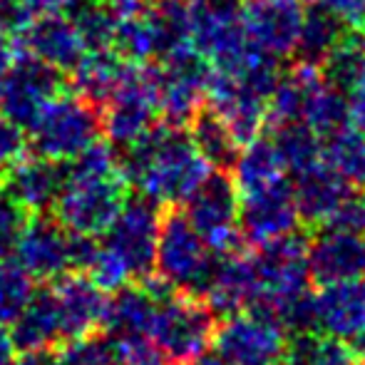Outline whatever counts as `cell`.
<instances>
[{
  "mask_svg": "<svg viewBox=\"0 0 365 365\" xmlns=\"http://www.w3.org/2000/svg\"><path fill=\"white\" fill-rule=\"evenodd\" d=\"M321 157L346 182L365 184V137L351 125H343L341 130L323 137Z\"/></svg>",
  "mask_w": 365,
  "mask_h": 365,
  "instance_id": "f546056e",
  "label": "cell"
},
{
  "mask_svg": "<svg viewBox=\"0 0 365 365\" xmlns=\"http://www.w3.org/2000/svg\"><path fill=\"white\" fill-rule=\"evenodd\" d=\"M154 308H157V301L140 284H125L112 293H107L100 331L112 341H120V338H149Z\"/></svg>",
  "mask_w": 365,
  "mask_h": 365,
  "instance_id": "7402d4cb",
  "label": "cell"
},
{
  "mask_svg": "<svg viewBox=\"0 0 365 365\" xmlns=\"http://www.w3.org/2000/svg\"><path fill=\"white\" fill-rule=\"evenodd\" d=\"M358 365H361V363H358Z\"/></svg>",
  "mask_w": 365,
  "mask_h": 365,
  "instance_id": "7dc6e473",
  "label": "cell"
},
{
  "mask_svg": "<svg viewBox=\"0 0 365 365\" xmlns=\"http://www.w3.org/2000/svg\"><path fill=\"white\" fill-rule=\"evenodd\" d=\"M184 217L212 254L229 256L244 246L239 234V189L226 169H212L204 177L184 202Z\"/></svg>",
  "mask_w": 365,
  "mask_h": 365,
  "instance_id": "52a82bcc",
  "label": "cell"
},
{
  "mask_svg": "<svg viewBox=\"0 0 365 365\" xmlns=\"http://www.w3.org/2000/svg\"><path fill=\"white\" fill-rule=\"evenodd\" d=\"M30 214L25 212L20 204H15L13 199H8L5 194H0V259L13 254L18 236L23 231L25 221Z\"/></svg>",
  "mask_w": 365,
  "mask_h": 365,
  "instance_id": "d590c367",
  "label": "cell"
},
{
  "mask_svg": "<svg viewBox=\"0 0 365 365\" xmlns=\"http://www.w3.org/2000/svg\"><path fill=\"white\" fill-rule=\"evenodd\" d=\"M301 122L306 127H311L321 140L331 135V132L341 130L343 125H348L346 95L321 75L318 65L308 68L306 87H303Z\"/></svg>",
  "mask_w": 365,
  "mask_h": 365,
  "instance_id": "603a6c76",
  "label": "cell"
},
{
  "mask_svg": "<svg viewBox=\"0 0 365 365\" xmlns=\"http://www.w3.org/2000/svg\"><path fill=\"white\" fill-rule=\"evenodd\" d=\"M301 224L289 177L266 187L239 194V234L249 246H261L271 239L296 231Z\"/></svg>",
  "mask_w": 365,
  "mask_h": 365,
  "instance_id": "4fadbf2b",
  "label": "cell"
},
{
  "mask_svg": "<svg viewBox=\"0 0 365 365\" xmlns=\"http://www.w3.org/2000/svg\"><path fill=\"white\" fill-rule=\"evenodd\" d=\"M127 197L130 184L120 169V154L110 142L97 140L65 162L53 217L75 234L102 236Z\"/></svg>",
  "mask_w": 365,
  "mask_h": 365,
  "instance_id": "7a4b0ae2",
  "label": "cell"
},
{
  "mask_svg": "<svg viewBox=\"0 0 365 365\" xmlns=\"http://www.w3.org/2000/svg\"><path fill=\"white\" fill-rule=\"evenodd\" d=\"M97 251H100V241H97V236L75 234V231H68L70 271H82V274H87V269H90L92 261H95Z\"/></svg>",
  "mask_w": 365,
  "mask_h": 365,
  "instance_id": "8d00e7d4",
  "label": "cell"
},
{
  "mask_svg": "<svg viewBox=\"0 0 365 365\" xmlns=\"http://www.w3.org/2000/svg\"><path fill=\"white\" fill-rule=\"evenodd\" d=\"M159 365H162V363H159ZM169 365H182V363H169Z\"/></svg>",
  "mask_w": 365,
  "mask_h": 365,
  "instance_id": "bcb514c9",
  "label": "cell"
},
{
  "mask_svg": "<svg viewBox=\"0 0 365 365\" xmlns=\"http://www.w3.org/2000/svg\"><path fill=\"white\" fill-rule=\"evenodd\" d=\"M60 351L53 353L50 365H115V351L112 341L105 333H90V336L65 341L58 346Z\"/></svg>",
  "mask_w": 365,
  "mask_h": 365,
  "instance_id": "836d02e7",
  "label": "cell"
},
{
  "mask_svg": "<svg viewBox=\"0 0 365 365\" xmlns=\"http://www.w3.org/2000/svg\"><path fill=\"white\" fill-rule=\"evenodd\" d=\"M189 137H192L197 152L212 169H226L234 164L236 152H239V142L229 132V127L214 115L212 110H199L194 120L189 122Z\"/></svg>",
  "mask_w": 365,
  "mask_h": 365,
  "instance_id": "484cf974",
  "label": "cell"
},
{
  "mask_svg": "<svg viewBox=\"0 0 365 365\" xmlns=\"http://www.w3.org/2000/svg\"><path fill=\"white\" fill-rule=\"evenodd\" d=\"M87 276H90L105 293H112L130 281V271H127V266L120 261V256L112 254V251L102 244H100V251H97L95 261H92V266L87 269Z\"/></svg>",
  "mask_w": 365,
  "mask_h": 365,
  "instance_id": "e575fe53",
  "label": "cell"
},
{
  "mask_svg": "<svg viewBox=\"0 0 365 365\" xmlns=\"http://www.w3.org/2000/svg\"><path fill=\"white\" fill-rule=\"evenodd\" d=\"M348 28H343L333 15H328L323 8L311 5L306 8L303 15V25L301 33H298V43H296V58L298 63H311V65H321L323 58L333 50V45L341 40V35Z\"/></svg>",
  "mask_w": 365,
  "mask_h": 365,
  "instance_id": "f1b7e54d",
  "label": "cell"
},
{
  "mask_svg": "<svg viewBox=\"0 0 365 365\" xmlns=\"http://www.w3.org/2000/svg\"><path fill=\"white\" fill-rule=\"evenodd\" d=\"M8 336L18 353L55 351L63 346V321L53 286L33 289L25 306L8 326Z\"/></svg>",
  "mask_w": 365,
  "mask_h": 365,
  "instance_id": "ffe728a7",
  "label": "cell"
},
{
  "mask_svg": "<svg viewBox=\"0 0 365 365\" xmlns=\"http://www.w3.org/2000/svg\"><path fill=\"white\" fill-rule=\"evenodd\" d=\"M60 90H63V75L58 70L18 50L13 68L0 85V115L28 132L43 107Z\"/></svg>",
  "mask_w": 365,
  "mask_h": 365,
  "instance_id": "7c38bea8",
  "label": "cell"
},
{
  "mask_svg": "<svg viewBox=\"0 0 365 365\" xmlns=\"http://www.w3.org/2000/svg\"><path fill=\"white\" fill-rule=\"evenodd\" d=\"M316 331L351 343L365 331V279L323 284L316 293Z\"/></svg>",
  "mask_w": 365,
  "mask_h": 365,
  "instance_id": "44dd1931",
  "label": "cell"
},
{
  "mask_svg": "<svg viewBox=\"0 0 365 365\" xmlns=\"http://www.w3.org/2000/svg\"><path fill=\"white\" fill-rule=\"evenodd\" d=\"M189 5H204V3H239V0H184Z\"/></svg>",
  "mask_w": 365,
  "mask_h": 365,
  "instance_id": "ee69618b",
  "label": "cell"
},
{
  "mask_svg": "<svg viewBox=\"0 0 365 365\" xmlns=\"http://www.w3.org/2000/svg\"><path fill=\"white\" fill-rule=\"evenodd\" d=\"M346 115L348 125L365 137V73L356 85L346 90Z\"/></svg>",
  "mask_w": 365,
  "mask_h": 365,
  "instance_id": "ab89813d",
  "label": "cell"
},
{
  "mask_svg": "<svg viewBox=\"0 0 365 365\" xmlns=\"http://www.w3.org/2000/svg\"><path fill=\"white\" fill-rule=\"evenodd\" d=\"M271 140H274L276 152H279L281 162H284L286 174H296L303 167L321 159L323 140L303 122H289V125L274 127Z\"/></svg>",
  "mask_w": 365,
  "mask_h": 365,
  "instance_id": "4dcf8cb0",
  "label": "cell"
},
{
  "mask_svg": "<svg viewBox=\"0 0 365 365\" xmlns=\"http://www.w3.org/2000/svg\"><path fill=\"white\" fill-rule=\"evenodd\" d=\"M8 164L3 162V157H0V184H3V179H5V174H8Z\"/></svg>",
  "mask_w": 365,
  "mask_h": 365,
  "instance_id": "f6af8a7d",
  "label": "cell"
},
{
  "mask_svg": "<svg viewBox=\"0 0 365 365\" xmlns=\"http://www.w3.org/2000/svg\"><path fill=\"white\" fill-rule=\"evenodd\" d=\"M159 204L149 202L142 194L127 197L115 219L110 221L102 236V246L120 256V261L130 271V279H145L154 271V251L159 234Z\"/></svg>",
  "mask_w": 365,
  "mask_h": 365,
  "instance_id": "9c48e42d",
  "label": "cell"
},
{
  "mask_svg": "<svg viewBox=\"0 0 365 365\" xmlns=\"http://www.w3.org/2000/svg\"><path fill=\"white\" fill-rule=\"evenodd\" d=\"M102 105L105 112L100 115V132H105L112 147L125 149L140 140L159 117L154 68L147 63H127L115 90Z\"/></svg>",
  "mask_w": 365,
  "mask_h": 365,
  "instance_id": "8992f818",
  "label": "cell"
},
{
  "mask_svg": "<svg viewBox=\"0 0 365 365\" xmlns=\"http://www.w3.org/2000/svg\"><path fill=\"white\" fill-rule=\"evenodd\" d=\"M291 177L293 202H296L298 217L306 224L323 226L353 194V184L346 182L336 169L328 167L323 157Z\"/></svg>",
  "mask_w": 365,
  "mask_h": 365,
  "instance_id": "ac0fdd59",
  "label": "cell"
},
{
  "mask_svg": "<svg viewBox=\"0 0 365 365\" xmlns=\"http://www.w3.org/2000/svg\"><path fill=\"white\" fill-rule=\"evenodd\" d=\"M306 5L303 0H246L239 3L244 35L259 53L271 60L293 58Z\"/></svg>",
  "mask_w": 365,
  "mask_h": 365,
  "instance_id": "8fae6325",
  "label": "cell"
},
{
  "mask_svg": "<svg viewBox=\"0 0 365 365\" xmlns=\"http://www.w3.org/2000/svg\"><path fill=\"white\" fill-rule=\"evenodd\" d=\"M289 333L259 311L231 313L214 328L212 346L234 365H284Z\"/></svg>",
  "mask_w": 365,
  "mask_h": 365,
  "instance_id": "ba28073f",
  "label": "cell"
},
{
  "mask_svg": "<svg viewBox=\"0 0 365 365\" xmlns=\"http://www.w3.org/2000/svg\"><path fill=\"white\" fill-rule=\"evenodd\" d=\"M284 365H358L348 343L321 331L291 333Z\"/></svg>",
  "mask_w": 365,
  "mask_h": 365,
  "instance_id": "83f0119b",
  "label": "cell"
},
{
  "mask_svg": "<svg viewBox=\"0 0 365 365\" xmlns=\"http://www.w3.org/2000/svg\"><path fill=\"white\" fill-rule=\"evenodd\" d=\"M229 174L234 179L236 189L241 192H251V189L266 187L279 179H286V167L281 162L279 152L274 147L271 137H254L251 142L239 147L234 164L229 167Z\"/></svg>",
  "mask_w": 365,
  "mask_h": 365,
  "instance_id": "cb8c5ba5",
  "label": "cell"
},
{
  "mask_svg": "<svg viewBox=\"0 0 365 365\" xmlns=\"http://www.w3.org/2000/svg\"><path fill=\"white\" fill-rule=\"evenodd\" d=\"M308 271L318 286L333 281L365 279V234L321 226L308 241Z\"/></svg>",
  "mask_w": 365,
  "mask_h": 365,
  "instance_id": "2e32d148",
  "label": "cell"
},
{
  "mask_svg": "<svg viewBox=\"0 0 365 365\" xmlns=\"http://www.w3.org/2000/svg\"><path fill=\"white\" fill-rule=\"evenodd\" d=\"M348 348H351V353H353V358H356V363L365 365V331L358 333V336L353 338L351 343H348Z\"/></svg>",
  "mask_w": 365,
  "mask_h": 365,
  "instance_id": "7bdbcfd3",
  "label": "cell"
},
{
  "mask_svg": "<svg viewBox=\"0 0 365 365\" xmlns=\"http://www.w3.org/2000/svg\"><path fill=\"white\" fill-rule=\"evenodd\" d=\"M15 58H18V50L13 48V43H10V38H5V35H0V85H3L5 75L10 73V68H13Z\"/></svg>",
  "mask_w": 365,
  "mask_h": 365,
  "instance_id": "60d3db41",
  "label": "cell"
},
{
  "mask_svg": "<svg viewBox=\"0 0 365 365\" xmlns=\"http://www.w3.org/2000/svg\"><path fill=\"white\" fill-rule=\"evenodd\" d=\"M73 13V23L87 50H112L117 20L105 0H85Z\"/></svg>",
  "mask_w": 365,
  "mask_h": 365,
  "instance_id": "1f68e13d",
  "label": "cell"
},
{
  "mask_svg": "<svg viewBox=\"0 0 365 365\" xmlns=\"http://www.w3.org/2000/svg\"><path fill=\"white\" fill-rule=\"evenodd\" d=\"M23 53L50 65L60 75H70L87 53L73 18L68 13L33 15L25 28L15 35Z\"/></svg>",
  "mask_w": 365,
  "mask_h": 365,
  "instance_id": "9a60e30c",
  "label": "cell"
},
{
  "mask_svg": "<svg viewBox=\"0 0 365 365\" xmlns=\"http://www.w3.org/2000/svg\"><path fill=\"white\" fill-rule=\"evenodd\" d=\"M63 177L65 164L38 157V154L35 157L25 154L20 162H15L8 169L3 184H0V194L20 204L28 214H45L53 209L55 199H58Z\"/></svg>",
  "mask_w": 365,
  "mask_h": 365,
  "instance_id": "e0dca14e",
  "label": "cell"
},
{
  "mask_svg": "<svg viewBox=\"0 0 365 365\" xmlns=\"http://www.w3.org/2000/svg\"><path fill=\"white\" fill-rule=\"evenodd\" d=\"M13 256L30 279L50 284L70 271L68 229L48 212L30 214L18 236Z\"/></svg>",
  "mask_w": 365,
  "mask_h": 365,
  "instance_id": "5bb4252c",
  "label": "cell"
},
{
  "mask_svg": "<svg viewBox=\"0 0 365 365\" xmlns=\"http://www.w3.org/2000/svg\"><path fill=\"white\" fill-rule=\"evenodd\" d=\"M100 140V112L77 92L60 90L28 130V147L38 157L70 162Z\"/></svg>",
  "mask_w": 365,
  "mask_h": 365,
  "instance_id": "277c9868",
  "label": "cell"
},
{
  "mask_svg": "<svg viewBox=\"0 0 365 365\" xmlns=\"http://www.w3.org/2000/svg\"><path fill=\"white\" fill-rule=\"evenodd\" d=\"M157 110L167 125L184 127L194 120L207 100L209 63L197 50L162 58L154 68Z\"/></svg>",
  "mask_w": 365,
  "mask_h": 365,
  "instance_id": "30bf717a",
  "label": "cell"
},
{
  "mask_svg": "<svg viewBox=\"0 0 365 365\" xmlns=\"http://www.w3.org/2000/svg\"><path fill=\"white\" fill-rule=\"evenodd\" d=\"M338 20L343 28H363L365 25V0H313Z\"/></svg>",
  "mask_w": 365,
  "mask_h": 365,
  "instance_id": "74e56055",
  "label": "cell"
},
{
  "mask_svg": "<svg viewBox=\"0 0 365 365\" xmlns=\"http://www.w3.org/2000/svg\"><path fill=\"white\" fill-rule=\"evenodd\" d=\"M33 293V279L15 259H0V326H10Z\"/></svg>",
  "mask_w": 365,
  "mask_h": 365,
  "instance_id": "d6a6232c",
  "label": "cell"
},
{
  "mask_svg": "<svg viewBox=\"0 0 365 365\" xmlns=\"http://www.w3.org/2000/svg\"><path fill=\"white\" fill-rule=\"evenodd\" d=\"M120 169L130 189L159 207H177L204 182L212 167L197 152L189 132L162 122L120 154Z\"/></svg>",
  "mask_w": 365,
  "mask_h": 365,
  "instance_id": "6da1fadb",
  "label": "cell"
},
{
  "mask_svg": "<svg viewBox=\"0 0 365 365\" xmlns=\"http://www.w3.org/2000/svg\"><path fill=\"white\" fill-rule=\"evenodd\" d=\"M323 226H336V229H346V231H358L365 234V197H351L338 207V212Z\"/></svg>",
  "mask_w": 365,
  "mask_h": 365,
  "instance_id": "f35d334b",
  "label": "cell"
},
{
  "mask_svg": "<svg viewBox=\"0 0 365 365\" xmlns=\"http://www.w3.org/2000/svg\"><path fill=\"white\" fill-rule=\"evenodd\" d=\"M192 365H234V363L226 361L224 356H219L217 351H204V353H199V356L194 358Z\"/></svg>",
  "mask_w": 365,
  "mask_h": 365,
  "instance_id": "b9f144b4",
  "label": "cell"
},
{
  "mask_svg": "<svg viewBox=\"0 0 365 365\" xmlns=\"http://www.w3.org/2000/svg\"><path fill=\"white\" fill-rule=\"evenodd\" d=\"M53 291L63 321V341H75L100 331L107 293L90 276L82 271H65L53 281Z\"/></svg>",
  "mask_w": 365,
  "mask_h": 365,
  "instance_id": "d6986e66",
  "label": "cell"
},
{
  "mask_svg": "<svg viewBox=\"0 0 365 365\" xmlns=\"http://www.w3.org/2000/svg\"><path fill=\"white\" fill-rule=\"evenodd\" d=\"M219 256L209 251L202 236L194 231L184 212L169 209L159 219L154 274L162 276L174 291L202 298Z\"/></svg>",
  "mask_w": 365,
  "mask_h": 365,
  "instance_id": "3957f363",
  "label": "cell"
},
{
  "mask_svg": "<svg viewBox=\"0 0 365 365\" xmlns=\"http://www.w3.org/2000/svg\"><path fill=\"white\" fill-rule=\"evenodd\" d=\"M125 60L115 50H87L73 70L75 92L90 102H105L125 73Z\"/></svg>",
  "mask_w": 365,
  "mask_h": 365,
  "instance_id": "d4e9b609",
  "label": "cell"
},
{
  "mask_svg": "<svg viewBox=\"0 0 365 365\" xmlns=\"http://www.w3.org/2000/svg\"><path fill=\"white\" fill-rule=\"evenodd\" d=\"M318 68L333 87L346 95L348 87L356 85L365 73V30L348 28Z\"/></svg>",
  "mask_w": 365,
  "mask_h": 365,
  "instance_id": "4316f807",
  "label": "cell"
},
{
  "mask_svg": "<svg viewBox=\"0 0 365 365\" xmlns=\"http://www.w3.org/2000/svg\"><path fill=\"white\" fill-rule=\"evenodd\" d=\"M217 316L197 296L172 293L157 303L149 328V341L162 358L172 363H192L212 346Z\"/></svg>",
  "mask_w": 365,
  "mask_h": 365,
  "instance_id": "5b68a950",
  "label": "cell"
}]
</instances>
